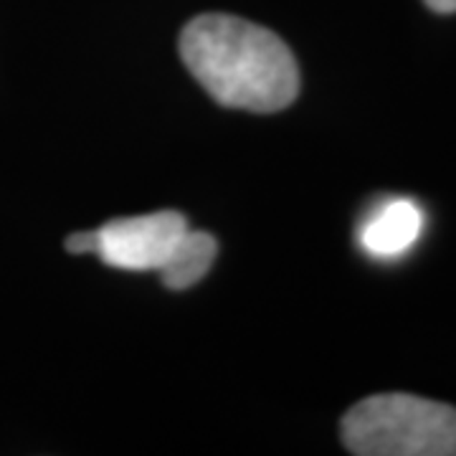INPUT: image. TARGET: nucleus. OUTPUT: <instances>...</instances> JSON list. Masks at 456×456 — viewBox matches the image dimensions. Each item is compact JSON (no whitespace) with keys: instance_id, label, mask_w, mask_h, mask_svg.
Here are the masks:
<instances>
[{"instance_id":"7ed1b4c3","label":"nucleus","mask_w":456,"mask_h":456,"mask_svg":"<svg viewBox=\"0 0 456 456\" xmlns=\"http://www.w3.org/2000/svg\"><path fill=\"white\" fill-rule=\"evenodd\" d=\"M188 228L178 211L114 218L97 228V256L114 269L158 272Z\"/></svg>"},{"instance_id":"f03ea898","label":"nucleus","mask_w":456,"mask_h":456,"mask_svg":"<svg viewBox=\"0 0 456 456\" xmlns=\"http://www.w3.org/2000/svg\"><path fill=\"white\" fill-rule=\"evenodd\" d=\"M355 456H456V408L411 393H380L342 416Z\"/></svg>"},{"instance_id":"f257e3e1","label":"nucleus","mask_w":456,"mask_h":456,"mask_svg":"<svg viewBox=\"0 0 456 456\" xmlns=\"http://www.w3.org/2000/svg\"><path fill=\"white\" fill-rule=\"evenodd\" d=\"M180 59L221 107L254 114L287 110L299 94V69L277 33L226 13L188 20Z\"/></svg>"},{"instance_id":"0eeeda50","label":"nucleus","mask_w":456,"mask_h":456,"mask_svg":"<svg viewBox=\"0 0 456 456\" xmlns=\"http://www.w3.org/2000/svg\"><path fill=\"white\" fill-rule=\"evenodd\" d=\"M424 3L434 13H441V16L456 13V0H424Z\"/></svg>"},{"instance_id":"423d86ee","label":"nucleus","mask_w":456,"mask_h":456,"mask_svg":"<svg viewBox=\"0 0 456 456\" xmlns=\"http://www.w3.org/2000/svg\"><path fill=\"white\" fill-rule=\"evenodd\" d=\"M69 254H97V231H79L64 241Z\"/></svg>"},{"instance_id":"20e7f679","label":"nucleus","mask_w":456,"mask_h":456,"mask_svg":"<svg viewBox=\"0 0 456 456\" xmlns=\"http://www.w3.org/2000/svg\"><path fill=\"white\" fill-rule=\"evenodd\" d=\"M424 224L426 216L416 200L388 198L360 221L358 244L373 259H401L421 239Z\"/></svg>"},{"instance_id":"39448f33","label":"nucleus","mask_w":456,"mask_h":456,"mask_svg":"<svg viewBox=\"0 0 456 456\" xmlns=\"http://www.w3.org/2000/svg\"><path fill=\"white\" fill-rule=\"evenodd\" d=\"M216 256H218V244L211 233L188 228L180 236L178 244L173 246V251L167 254L158 274L167 289H175V292L191 289L211 272Z\"/></svg>"}]
</instances>
